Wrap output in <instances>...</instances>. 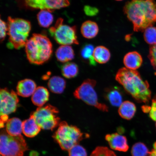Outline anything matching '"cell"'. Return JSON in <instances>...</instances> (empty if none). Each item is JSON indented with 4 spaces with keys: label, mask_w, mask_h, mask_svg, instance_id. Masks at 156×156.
Returning a JSON list of instances; mask_svg holds the SVG:
<instances>
[{
    "label": "cell",
    "mask_w": 156,
    "mask_h": 156,
    "mask_svg": "<svg viewBox=\"0 0 156 156\" xmlns=\"http://www.w3.org/2000/svg\"><path fill=\"white\" fill-rule=\"evenodd\" d=\"M0 98L1 116L3 115H8L16 112L19 102V99L17 93L6 88L2 89L0 91Z\"/></svg>",
    "instance_id": "obj_11"
},
{
    "label": "cell",
    "mask_w": 156,
    "mask_h": 156,
    "mask_svg": "<svg viewBox=\"0 0 156 156\" xmlns=\"http://www.w3.org/2000/svg\"><path fill=\"white\" fill-rule=\"evenodd\" d=\"M143 59L141 55L136 51L128 52L124 56L123 63L126 68L136 70L142 65Z\"/></svg>",
    "instance_id": "obj_15"
},
{
    "label": "cell",
    "mask_w": 156,
    "mask_h": 156,
    "mask_svg": "<svg viewBox=\"0 0 156 156\" xmlns=\"http://www.w3.org/2000/svg\"><path fill=\"white\" fill-rule=\"evenodd\" d=\"M148 156H156V149H153L149 152Z\"/></svg>",
    "instance_id": "obj_36"
},
{
    "label": "cell",
    "mask_w": 156,
    "mask_h": 156,
    "mask_svg": "<svg viewBox=\"0 0 156 156\" xmlns=\"http://www.w3.org/2000/svg\"><path fill=\"white\" fill-rule=\"evenodd\" d=\"M49 98V93L46 88L43 87H37L32 96L33 103L38 107H42L48 102Z\"/></svg>",
    "instance_id": "obj_17"
},
{
    "label": "cell",
    "mask_w": 156,
    "mask_h": 156,
    "mask_svg": "<svg viewBox=\"0 0 156 156\" xmlns=\"http://www.w3.org/2000/svg\"><path fill=\"white\" fill-rule=\"evenodd\" d=\"M136 112V107L135 104L129 101L123 102L119 108V115L125 119L131 120L134 116Z\"/></svg>",
    "instance_id": "obj_20"
},
{
    "label": "cell",
    "mask_w": 156,
    "mask_h": 156,
    "mask_svg": "<svg viewBox=\"0 0 156 156\" xmlns=\"http://www.w3.org/2000/svg\"><path fill=\"white\" fill-rule=\"evenodd\" d=\"M62 72L63 76L67 79L75 77L79 73V68L76 64L68 62L62 66Z\"/></svg>",
    "instance_id": "obj_26"
},
{
    "label": "cell",
    "mask_w": 156,
    "mask_h": 156,
    "mask_svg": "<svg viewBox=\"0 0 156 156\" xmlns=\"http://www.w3.org/2000/svg\"><path fill=\"white\" fill-rule=\"evenodd\" d=\"M115 78L136 102L149 103L151 95L149 83L142 79L137 71L122 68L119 70Z\"/></svg>",
    "instance_id": "obj_2"
},
{
    "label": "cell",
    "mask_w": 156,
    "mask_h": 156,
    "mask_svg": "<svg viewBox=\"0 0 156 156\" xmlns=\"http://www.w3.org/2000/svg\"><path fill=\"white\" fill-rule=\"evenodd\" d=\"M9 48L20 49L25 46L31 29L30 21L21 18L9 17L7 20Z\"/></svg>",
    "instance_id": "obj_4"
},
{
    "label": "cell",
    "mask_w": 156,
    "mask_h": 156,
    "mask_svg": "<svg viewBox=\"0 0 156 156\" xmlns=\"http://www.w3.org/2000/svg\"><path fill=\"white\" fill-rule=\"evenodd\" d=\"M149 116L152 120L156 122V94L152 99L151 110L149 112Z\"/></svg>",
    "instance_id": "obj_33"
},
{
    "label": "cell",
    "mask_w": 156,
    "mask_h": 156,
    "mask_svg": "<svg viewBox=\"0 0 156 156\" xmlns=\"http://www.w3.org/2000/svg\"><path fill=\"white\" fill-rule=\"evenodd\" d=\"M28 150L26 141L22 135L12 136L6 130H2L0 136V153L2 156H23Z\"/></svg>",
    "instance_id": "obj_6"
},
{
    "label": "cell",
    "mask_w": 156,
    "mask_h": 156,
    "mask_svg": "<svg viewBox=\"0 0 156 156\" xmlns=\"http://www.w3.org/2000/svg\"><path fill=\"white\" fill-rule=\"evenodd\" d=\"M96 81L87 79L78 87L74 93L76 98L80 99L87 105L96 107L103 112H108V107L106 105L99 102L97 94L94 89Z\"/></svg>",
    "instance_id": "obj_7"
},
{
    "label": "cell",
    "mask_w": 156,
    "mask_h": 156,
    "mask_svg": "<svg viewBox=\"0 0 156 156\" xmlns=\"http://www.w3.org/2000/svg\"><path fill=\"white\" fill-rule=\"evenodd\" d=\"M84 11L86 15L89 16H94L98 13V9L96 8L86 5L84 8Z\"/></svg>",
    "instance_id": "obj_34"
},
{
    "label": "cell",
    "mask_w": 156,
    "mask_h": 156,
    "mask_svg": "<svg viewBox=\"0 0 156 156\" xmlns=\"http://www.w3.org/2000/svg\"><path fill=\"white\" fill-rule=\"evenodd\" d=\"M94 49L92 44H87L83 47L81 51V58L90 65L92 66L96 65V62L93 56Z\"/></svg>",
    "instance_id": "obj_25"
},
{
    "label": "cell",
    "mask_w": 156,
    "mask_h": 156,
    "mask_svg": "<svg viewBox=\"0 0 156 156\" xmlns=\"http://www.w3.org/2000/svg\"><path fill=\"white\" fill-rule=\"evenodd\" d=\"M48 86L52 92L60 94L63 92L65 89L66 82L63 78L54 76L50 79L48 82Z\"/></svg>",
    "instance_id": "obj_22"
},
{
    "label": "cell",
    "mask_w": 156,
    "mask_h": 156,
    "mask_svg": "<svg viewBox=\"0 0 156 156\" xmlns=\"http://www.w3.org/2000/svg\"><path fill=\"white\" fill-rule=\"evenodd\" d=\"M27 59L30 63L41 65L50 59L52 53V45L45 35L34 34L25 45Z\"/></svg>",
    "instance_id": "obj_3"
},
{
    "label": "cell",
    "mask_w": 156,
    "mask_h": 156,
    "mask_svg": "<svg viewBox=\"0 0 156 156\" xmlns=\"http://www.w3.org/2000/svg\"><path fill=\"white\" fill-rule=\"evenodd\" d=\"M26 8L47 10L51 12L56 9L67 7L69 0H16Z\"/></svg>",
    "instance_id": "obj_10"
},
{
    "label": "cell",
    "mask_w": 156,
    "mask_h": 156,
    "mask_svg": "<svg viewBox=\"0 0 156 156\" xmlns=\"http://www.w3.org/2000/svg\"><path fill=\"white\" fill-rule=\"evenodd\" d=\"M99 27L97 23L91 21H87L81 25V32L84 37L92 39L95 37L99 32Z\"/></svg>",
    "instance_id": "obj_21"
},
{
    "label": "cell",
    "mask_w": 156,
    "mask_h": 156,
    "mask_svg": "<svg viewBox=\"0 0 156 156\" xmlns=\"http://www.w3.org/2000/svg\"><path fill=\"white\" fill-rule=\"evenodd\" d=\"M105 138L111 149L113 150L126 152L129 149L126 136L119 133H116L107 134L105 136Z\"/></svg>",
    "instance_id": "obj_12"
},
{
    "label": "cell",
    "mask_w": 156,
    "mask_h": 156,
    "mask_svg": "<svg viewBox=\"0 0 156 156\" xmlns=\"http://www.w3.org/2000/svg\"><path fill=\"white\" fill-rule=\"evenodd\" d=\"M59 113L56 107L50 105L38 107L31 114L41 129L52 130L59 125L60 119Z\"/></svg>",
    "instance_id": "obj_9"
},
{
    "label": "cell",
    "mask_w": 156,
    "mask_h": 156,
    "mask_svg": "<svg viewBox=\"0 0 156 156\" xmlns=\"http://www.w3.org/2000/svg\"><path fill=\"white\" fill-rule=\"evenodd\" d=\"M63 19L60 18L54 26L49 29V32L58 44L61 45L78 44L77 28L75 26L71 27L63 24Z\"/></svg>",
    "instance_id": "obj_8"
},
{
    "label": "cell",
    "mask_w": 156,
    "mask_h": 156,
    "mask_svg": "<svg viewBox=\"0 0 156 156\" xmlns=\"http://www.w3.org/2000/svg\"><path fill=\"white\" fill-rule=\"evenodd\" d=\"M148 58L154 69L156 71V44L152 45L150 48Z\"/></svg>",
    "instance_id": "obj_31"
},
{
    "label": "cell",
    "mask_w": 156,
    "mask_h": 156,
    "mask_svg": "<svg viewBox=\"0 0 156 156\" xmlns=\"http://www.w3.org/2000/svg\"><path fill=\"white\" fill-rule=\"evenodd\" d=\"M90 156H117L114 151L105 146H99L95 148Z\"/></svg>",
    "instance_id": "obj_29"
},
{
    "label": "cell",
    "mask_w": 156,
    "mask_h": 156,
    "mask_svg": "<svg viewBox=\"0 0 156 156\" xmlns=\"http://www.w3.org/2000/svg\"><path fill=\"white\" fill-rule=\"evenodd\" d=\"M56 58L62 63H68L75 58V53L73 48L70 45H61L55 52Z\"/></svg>",
    "instance_id": "obj_18"
},
{
    "label": "cell",
    "mask_w": 156,
    "mask_h": 156,
    "mask_svg": "<svg viewBox=\"0 0 156 156\" xmlns=\"http://www.w3.org/2000/svg\"><path fill=\"white\" fill-rule=\"evenodd\" d=\"M41 129L32 116L23 122V133L27 137H34L38 135Z\"/></svg>",
    "instance_id": "obj_16"
},
{
    "label": "cell",
    "mask_w": 156,
    "mask_h": 156,
    "mask_svg": "<svg viewBox=\"0 0 156 156\" xmlns=\"http://www.w3.org/2000/svg\"><path fill=\"white\" fill-rule=\"evenodd\" d=\"M142 110L145 113L150 112L151 110V107L147 106H144L142 107Z\"/></svg>",
    "instance_id": "obj_35"
},
{
    "label": "cell",
    "mask_w": 156,
    "mask_h": 156,
    "mask_svg": "<svg viewBox=\"0 0 156 156\" xmlns=\"http://www.w3.org/2000/svg\"><path fill=\"white\" fill-rule=\"evenodd\" d=\"M69 156H87L86 150L83 146L77 144L68 151Z\"/></svg>",
    "instance_id": "obj_30"
},
{
    "label": "cell",
    "mask_w": 156,
    "mask_h": 156,
    "mask_svg": "<svg viewBox=\"0 0 156 156\" xmlns=\"http://www.w3.org/2000/svg\"><path fill=\"white\" fill-rule=\"evenodd\" d=\"M149 152L145 144L141 142L134 144L131 151L132 156H148Z\"/></svg>",
    "instance_id": "obj_27"
},
{
    "label": "cell",
    "mask_w": 156,
    "mask_h": 156,
    "mask_svg": "<svg viewBox=\"0 0 156 156\" xmlns=\"http://www.w3.org/2000/svg\"><path fill=\"white\" fill-rule=\"evenodd\" d=\"M51 12L47 10H41L37 15L38 24L41 27L48 28L52 24L54 16Z\"/></svg>",
    "instance_id": "obj_24"
},
{
    "label": "cell",
    "mask_w": 156,
    "mask_h": 156,
    "mask_svg": "<svg viewBox=\"0 0 156 156\" xmlns=\"http://www.w3.org/2000/svg\"><path fill=\"white\" fill-rule=\"evenodd\" d=\"M154 149H156V142H155L153 144Z\"/></svg>",
    "instance_id": "obj_37"
},
{
    "label": "cell",
    "mask_w": 156,
    "mask_h": 156,
    "mask_svg": "<svg viewBox=\"0 0 156 156\" xmlns=\"http://www.w3.org/2000/svg\"><path fill=\"white\" fill-rule=\"evenodd\" d=\"M52 137L62 150L68 151L84 138H89V135L83 133L77 126L63 121L60 123Z\"/></svg>",
    "instance_id": "obj_5"
},
{
    "label": "cell",
    "mask_w": 156,
    "mask_h": 156,
    "mask_svg": "<svg viewBox=\"0 0 156 156\" xmlns=\"http://www.w3.org/2000/svg\"><path fill=\"white\" fill-rule=\"evenodd\" d=\"M37 88L36 84L32 80L25 79L19 82L16 87L17 95L23 97L32 95Z\"/></svg>",
    "instance_id": "obj_13"
},
{
    "label": "cell",
    "mask_w": 156,
    "mask_h": 156,
    "mask_svg": "<svg viewBox=\"0 0 156 156\" xmlns=\"http://www.w3.org/2000/svg\"><path fill=\"white\" fill-rule=\"evenodd\" d=\"M144 40L147 44L154 45L156 44V27H149L144 31Z\"/></svg>",
    "instance_id": "obj_28"
},
{
    "label": "cell",
    "mask_w": 156,
    "mask_h": 156,
    "mask_svg": "<svg viewBox=\"0 0 156 156\" xmlns=\"http://www.w3.org/2000/svg\"><path fill=\"white\" fill-rule=\"evenodd\" d=\"M115 1H122V0H115Z\"/></svg>",
    "instance_id": "obj_38"
},
{
    "label": "cell",
    "mask_w": 156,
    "mask_h": 156,
    "mask_svg": "<svg viewBox=\"0 0 156 156\" xmlns=\"http://www.w3.org/2000/svg\"><path fill=\"white\" fill-rule=\"evenodd\" d=\"M123 11L135 32H144L156 22V3L154 0H130L125 5Z\"/></svg>",
    "instance_id": "obj_1"
},
{
    "label": "cell",
    "mask_w": 156,
    "mask_h": 156,
    "mask_svg": "<svg viewBox=\"0 0 156 156\" xmlns=\"http://www.w3.org/2000/svg\"><path fill=\"white\" fill-rule=\"evenodd\" d=\"M105 97L113 106L120 107L122 103L123 94L118 87L107 88L105 91Z\"/></svg>",
    "instance_id": "obj_14"
},
{
    "label": "cell",
    "mask_w": 156,
    "mask_h": 156,
    "mask_svg": "<svg viewBox=\"0 0 156 156\" xmlns=\"http://www.w3.org/2000/svg\"><path fill=\"white\" fill-rule=\"evenodd\" d=\"M155 126H156V124H155Z\"/></svg>",
    "instance_id": "obj_39"
},
{
    "label": "cell",
    "mask_w": 156,
    "mask_h": 156,
    "mask_svg": "<svg viewBox=\"0 0 156 156\" xmlns=\"http://www.w3.org/2000/svg\"><path fill=\"white\" fill-rule=\"evenodd\" d=\"M5 127L6 131L11 136H20L23 132V122L18 118L9 119L6 123Z\"/></svg>",
    "instance_id": "obj_19"
},
{
    "label": "cell",
    "mask_w": 156,
    "mask_h": 156,
    "mask_svg": "<svg viewBox=\"0 0 156 156\" xmlns=\"http://www.w3.org/2000/svg\"><path fill=\"white\" fill-rule=\"evenodd\" d=\"M93 56L95 61L97 63L105 64L110 60L111 53L110 51L105 47L98 46L94 49Z\"/></svg>",
    "instance_id": "obj_23"
},
{
    "label": "cell",
    "mask_w": 156,
    "mask_h": 156,
    "mask_svg": "<svg viewBox=\"0 0 156 156\" xmlns=\"http://www.w3.org/2000/svg\"><path fill=\"white\" fill-rule=\"evenodd\" d=\"M1 26H0V38L1 42L4 40L8 31V27L7 23L1 19Z\"/></svg>",
    "instance_id": "obj_32"
}]
</instances>
